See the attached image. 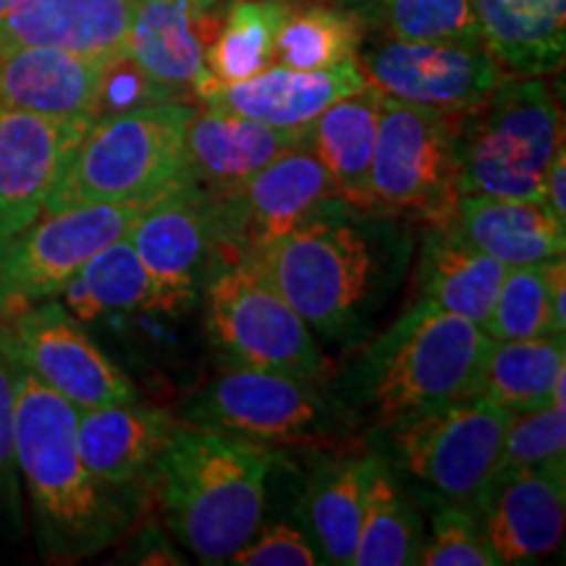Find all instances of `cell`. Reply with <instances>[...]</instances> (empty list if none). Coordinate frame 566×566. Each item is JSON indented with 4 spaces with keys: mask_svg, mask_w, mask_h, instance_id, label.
Returning <instances> with one entry per match:
<instances>
[{
    "mask_svg": "<svg viewBox=\"0 0 566 566\" xmlns=\"http://www.w3.org/2000/svg\"><path fill=\"white\" fill-rule=\"evenodd\" d=\"M391 218L336 200L252 260L313 334L357 344L399 286L412 250Z\"/></svg>",
    "mask_w": 566,
    "mask_h": 566,
    "instance_id": "cell-1",
    "label": "cell"
},
{
    "mask_svg": "<svg viewBox=\"0 0 566 566\" xmlns=\"http://www.w3.org/2000/svg\"><path fill=\"white\" fill-rule=\"evenodd\" d=\"M271 446L176 424L153 480L168 527L202 564H231L233 554L263 527Z\"/></svg>",
    "mask_w": 566,
    "mask_h": 566,
    "instance_id": "cell-2",
    "label": "cell"
},
{
    "mask_svg": "<svg viewBox=\"0 0 566 566\" xmlns=\"http://www.w3.org/2000/svg\"><path fill=\"white\" fill-rule=\"evenodd\" d=\"M491 344L480 325L415 300L365 346L344 388L388 428L478 396Z\"/></svg>",
    "mask_w": 566,
    "mask_h": 566,
    "instance_id": "cell-3",
    "label": "cell"
},
{
    "mask_svg": "<svg viewBox=\"0 0 566 566\" xmlns=\"http://www.w3.org/2000/svg\"><path fill=\"white\" fill-rule=\"evenodd\" d=\"M76 417L80 409L17 363V470L53 551L69 556L105 548L124 527L108 485L82 462Z\"/></svg>",
    "mask_w": 566,
    "mask_h": 566,
    "instance_id": "cell-4",
    "label": "cell"
},
{
    "mask_svg": "<svg viewBox=\"0 0 566 566\" xmlns=\"http://www.w3.org/2000/svg\"><path fill=\"white\" fill-rule=\"evenodd\" d=\"M192 105L150 103L97 116L53 184L42 212L153 202L184 179Z\"/></svg>",
    "mask_w": 566,
    "mask_h": 566,
    "instance_id": "cell-5",
    "label": "cell"
},
{
    "mask_svg": "<svg viewBox=\"0 0 566 566\" xmlns=\"http://www.w3.org/2000/svg\"><path fill=\"white\" fill-rule=\"evenodd\" d=\"M462 195L543 202L551 160L564 147L562 105L543 76H504L459 116Z\"/></svg>",
    "mask_w": 566,
    "mask_h": 566,
    "instance_id": "cell-6",
    "label": "cell"
},
{
    "mask_svg": "<svg viewBox=\"0 0 566 566\" xmlns=\"http://www.w3.org/2000/svg\"><path fill=\"white\" fill-rule=\"evenodd\" d=\"M202 283L208 338L226 365L323 378L328 363L313 328L252 258L212 254Z\"/></svg>",
    "mask_w": 566,
    "mask_h": 566,
    "instance_id": "cell-7",
    "label": "cell"
},
{
    "mask_svg": "<svg viewBox=\"0 0 566 566\" xmlns=\"http://www.w3.org/2000/svg\"><path fill=\"white\" fill-rule=\"evenodd\" d=\"M459 116L384 95L373 153V208L394 218L451 223L462 197Z\"/></svg>",
    "mask_w": 566,
    "mask_h": 566,
    "instance_id": "cell-8",
    "label": "cell"
},
{
    "mask_svg": "<svg viewBox=\"0 0 566 566\" xmlns=\"http://www.w3.org/2000/svg\"><path fill=\"white\" fill-rule=\"evenodd\" d=\"M184 422L263 446L334 443L349 433L346 415L313 378L231 367L197 388Z\"/></svg>",
    "mask_w": 566,
    "mask_h": 566,
    "instance_id": "cell-9",
    "label": "cell"
},
{
    "mask_svg": "<svg viewBox=\"0 0 566 566\" xmlns=\"http://www.w3.org/2000/svg\"><path fill=\"white\" fill-rule=\"evenodd\" d=\"M514 415L483 396L388 424L386 446L396 472L420 483L430 499L470 506L501 464Z\"/></svg>",
    "mask_w": 566,
    "mask_h": 566,
    "instance_id": "cell-10",
    "label": "cell"
},
{
    "mask_svg": "<svg viewBox=\"0 0 566 566\" xmlns=\"http://www.w3.org/2000/svg\"><path fill=\"white\" fill-rule=\"evenodd\" d=\"M147 202L90 205L42 212L0 242V315H19L61 294L63 286L105 247L118 242Z\"/></svg>",
    "mask_w": 566,
    "mask_h": 566,
    "instance_id": "cell-11",
    "label": "cell"
},
{
    "mask_svg": "<svg viewBox=\"0 0 566 566\" xmlns=\"http://www.w3.org/2000/svg\"><path fill=\"white\" fill-rule=\"evenodd\" d=\"M336 200L344 197L328 168L310 150L296 147L254 174L237 192L212 200L216 244L254 258Z\"/></svg>",
    "mask_w": 566,
    "mask_h": 566,
    "instance_id": "cell-12",
    "label": "cell"
},
{
    "mask_svg": "<svg viewBox=\"0 0 566 566\" xmlns=\"http://www.w3.org/2000/svg\"><path fill=\"white\" fill-rule=\"evenodd\" d=\"M367 82L394 101L464 116L506 76L483 45L386 40L359 55Z\"/></svg>",
    "mask_w": 566,
    "mask_h": 566,
    "instance_id": "cell-13",
    "label": "cell"
},
{
    "mask_svg": "<svg viewBox=\"0 0 566 566\" xmlns=\"http://www.w3.org/2000/svg\"><path fill=\"white\" fill-rule=\"evenodd\" d=\"M40 384L53 388L76 409L137 401V388L111 363L61 304L27 307L0 342Z\"/></svg>",
    "mask_w": 566,
    "mask_h": 566,
    "instance_id": "cell-14",
    "label": "cell"
},
{
    "mask_svg": "<svg viewBox=\"0 0 566 566\" xmlns=\"http://www.w3.org/2000/svg\"><path fill=\"white\" fill-rule=\"evenodd\" d=\"M126 239L155 286V307L179 313L197 300L216 252V208L187 179L142 208Z\"/></svg>",
    "mask_w": 566,
    "mask_h": 566,
    "instance_id": "cell-15",
    "label": "cell"
},
{
    "mask_svg": "<svg viewBox=\"0 0 566 566\" xmlns=\"http://www.w3.org/2000/svg\"><path fill=\"white\" fill-rule=\"evenodd\" d=\"M470 509L501 566L543 562L564 537V464L499 470Z\"/></svg>",
    "mask_w": 566,
    "mask_h": 566,
    "instance_id": "cell-16",
    "label": "cell"
},
{
    "mask_svg": "<svg viewBox=\"0 0 566 566\" xmlns=\"http://www.w3.org/2000/svg\"><path fill=\"white\" fill-rule=\"evenodd\" d=\"M87 118H51L0 105V242L38 221Z\"/></svg>",
    "mask_w": 566,
    "mask_h": 566,
    "instance_id": "cell-17",
    "label": "cell"
},
{
    "mask_svg": "<svg viewBox=\"0 0 566 566\" xmlns=\"http://www.w3.org/2000/svg\"><path fill=\"white\" fill-rule=\"evenodd\" d=\"M367 76L357 55L331 69L300 71L273 63L250 80L221 84L208 74L195 95L208 108L252 118V122L281 126V129H304L321 113L352 92L363 90Z\"/></svg>",
    "mask_w": 566,
    "mask_h": 566,
    "instance_id": "cell-18",
    "label": "cell"
},
{
    "mask_svg": "<svg viewBox=\"0 0 566 566\" xmlns=\"http://www.w3.org/2000/svg\"><path fill=\"white\" fill-rule=\"evenodd\" d=\"M296 147H302V129H281L216 108L195 111L184 137V179L210 200H221Z\"/></svg>",
    "mask_w": 566,
    "mask_h": 566,
    "instance_id": "cell-19",
    "label": "cell"
},
{
    "mask_svg": "<svg viewBox=\"0 0 566 566\" xmlns=\"http://www.w3.org/2000/svg\"><path fill=\"white\" fill-rule=\"evenodd\" d=\"M113 61L38 45H0V105L51 118L101 116Z\"/></svg>",
    "mask_w": 566,
    "mask_h": 566,
    "instance_id": "cell-20",
    "label": "cell"
},
{
    "mask_svg": "<svg viewBox=\"0 0 566 566\" xmlns=\"http://www.w3.org/2000/svg\"><path fill=\"white\" fill-rule=\"evenodd\" d=\"M137 0H11L0 13V45H38L124 59Z\"/></svg>",
    "mask_w": 566,
    "mask_h": 566,
    "instance_id": "cell-21",
    "label": "cell"
},
{
    "mask_svg": "<svg viewBox=\"0 0 566 566\" xmlns=\"http://www.w3.org/2000/svg\"><path fill=\"white\" fill-rule=\"evenodd\" d=\"M192 0H137L124 59L139 71L160 101L208 80L205 17Z\"/></svg>",
    "mask_w": 566,
    "mask_h": 566,
    "instance_id": "cell-22",
    "label": "cell"
},
{
    "mask_svg": "<svg viewBox=\"0 0 566 566\" xmlns=\"http://www.w3.org/2000/svg\"><path fill=\"white\" fill-rule=\"evenodd\" d=\"M176 424L168 412L137 401L82 409L76 417V446L84 467L103 485L124 488L153 478Z\"/></svg>",
    "mask_w": 566,
    "mask_h": 566,
    "instance_id": "cell-23",
    "label": "cell"
},
{
    "mask_svg": "<svg viewBox=\"0 0 566 566\" xmlns=\"http://www.w3.org/2000/svg\"><path fill=\"white\" fill-rule=\"evenodd\" d=\"M451 226L467 244L506 268L551 263L566 250V223L543 202L462 195Z\"/></svg>",
    "mask_w": 566,
    "mask_h": 566,
    "instance_id": "cell-24",
    "label": "cell"
},
{
    "mask_svg": "<svg viewBox=\"0 0 566 566\" xmlns=\"http://www.w3.org/2000/svg\"><path fill=\"white\" fill-rule=\"evenodd\" d=\"M506 271L504 263L467 244L451 223H430L415 271L417 300L485 331Z\"/></svg>",
    "mask_w": 566,
    "mask_h": 566,
    "instance_id": "cell-25",
    "label": "cell"
},
{
    "mask_svg": "<svg viewBox=\"0 0 566 566\" xmlns=\"http://www.w3.org/2000/svg\"><path fill=\"white\" fill-rule=\"evenodd\" d=\"M384 92L370 82L334 105L302 129V147L334 176L338 192L349 205L373 208V153Z\"/></svg>",
    "mask_w": 566,
    "mask_h": 566,
    "instance_id": "cell-26",
    "label": "cell"
},
{
    "mask_svg": "<svg viewBox=\"0 0 566 566\" xmlns=\"http://www.w3.org/2000/svg\"><path fill=\"white\" fill-rule=\"evenodd\" d=\"M480 40L514 76H546L564 66L566 0H472Z\"/></svg>",
    "mask_w": 566,
    "mask_h": 566,
    "instance_id": "cell-27",
    "label": "cell"
},
{
    "mask_svg": "<svg viewBox=\"0 0 566 566\" xmlns=\"http://www.w3.org/2000/svg\"><path fill=\"white\" fill-rule=\"evenodd\" d=\"M370 454L331 457L315 467L300 504V527L323 564H352L367 491Z\"/></svg>",
    "mask_w": 566,
    "mask_h": 566,
    "instance_id": "cell-28",
    "label": "cell"
},
{
    "mask_svg": "<svg viewBox=\"0 0 566 566\" xmlns=\"http://www.w3.org/2000/svg\"><path fill=\"white\" fill-rule=\"evenodd\" d=\"M424 546L422 520L405 491L399 472L386 457L370 454L367 491L352 564L357 566H412L420 564Z\"/></svg>",
    "mask_w": 566,
    "mask_h": 566,
    "instance_id": "cell-29",
    "label": "cell"
},
{
    "mask_svg": "<svg viewBox=\"0 0 566 566\" xmlns=\"http://www.w3.org/2000/svg\"><path fill=\"white\" fill-rule=\"evenodd\" d=\"M566 375L564 338L493 342L483 365L480 394L509 415H525L554 405L558 380Z\"/></svg>",
    "mask_w": 566,
    "mask_h": 566,
    "instance_id": "cell-30",
    "label": "cell"
},
{
    "mask_svg": "<svg viewBox=\"0 0 566 566\" xmlns=\"http://www.w3.org/2000/svg\"><path fill=\"white\" fill-rule=\"evenodd\" d=\"M283 0H237L221 32L205 51V66L216 82L250 80L275 63V40L289 19Z\"/></svg>",
    "mask_w": 566,
    "mask_h": 566,
    "instance_id": "cell-31",
    "label": "cell"
},
{
    "mask_svg": "<svg viewBox=\"0 0 566 566\" xmlns=\"http://www.w3.org/2000/svg\"><path fill=\"white\" fill-rule=\"evenodd\" d=\"M66 307L82 321L113 310L155 307V286L142 265L137 250L122 237L95 254L80 273L63 286Z\"/></svg>",
    "mask_w": 566,
    "mask_h": 566,
    "instance_id": "cell-32",
    "label": "cell"
},
{
    "mask_svg": "<svg viewBox=\"0 0 566 566\" xmlns=\"http://www.w3.org/2000/svg\"><path fill=\"white\" fill-rule=\"evenodd\" d=\"M359 51V24L349 13L334 9H307L289 13L275 40V63L286 69H331Z\"/></svg>",
    "mask_w": 566,
    "mask_h": 566,
    "instance_id": "cell-33",
    "label": "cell"
},
{
    "mask_svg": "<svg viewBox=\"0 0 566 566\" xmlns=\"http://www.w3.org/2000/svg\"><path fill=\"white\" fill-rule=\"evenodd\" d=\"M546 265V263H543ZM509 268L495 296L485 334L493 342H525V338L556 336L551 313L546 268Z\"/></svg>",
    "mask_w": 566,
    "mask_h": 566,
    "instance_id": "cell-34",
    "label": "cell"
},
{
    "mask_svg": "<svg viewBox=\"0 0 566 566\" xmlns=\"http://www.w3.org/2000/svg\"><path fill=\"white\" fill-rule=\"evenodd\" d=\"M396 40L483 45L472 0H378Z\"/></svg>",
    "mask_w": 566,
    "mask_h": 566,
    "instance_id": "cell-35",
    "label": "cell"
},
{
    "mask_svg": "<svg viewBox=\"0 0 566 566\" xmlns=\"http://www.w3.org/2000/svg\"><path fill=\"white\" fill-rule=\"evenodd\" d=\"M433 501L430 541H424L420 564L424 566H501L480 535L470 506L454 501Z\"/></svg>",
    "mask_w": 566,
    "mask_h": 566,
    "instance_id": "cell-36",
    "label": "cell"
},
{
    "mask_svg": "<svg viewBox=\"0 0 566 566\" xmlns=\"http://www.w3.org/2000/svg\"><path fill=\"white\" fill-rule=\"evenodd\" d=\"M566 462V409L543 407L514 415L506 428L499 470Z\"/></svg>",
    "mask_w": 566,
    "mask_h": 566,
    "instance_id": "cell-37",
    "label": "cell"
},
{
    "mask_svg": "<svg viewBox=\"0 0 566 566\" xmlns=\"http://www.w3.org/2000/svg\"><path fill=\"white\" fill-rule=\"evenodd\" d=\"M231 564L237 566H315L323 564L321 554L313 546L307 533L300 525L275 522L271 527H260L258 535L233 554Z\"/></svg>",
    "mask_w": 566,
    "mask_h": 566,
    "instance_id": "cell-38",
    "label": "cell"
},
{
    "mask_svg": "<svg viewBox=\"0 0 566 566\" xmlns=\"http://www.w3.org/2000/svg\"><path fill=\"white\" fill-rule=\"evenodd\" d=\"M13 470H17V363L0 344V488L11 485Z\"/></svg>",
    "mask_w": 566,
    "mask_h": 566,
    "instance_id": "cell-39",
    "label": "cell"
},
{
    "mask_svg": "<svg viewBox=\"0 0 566 566\" xmlns=\"http://www.w3.org/2000/svg\"><path fill=\"white\" fill-rule=\"evenodd\" d=\"M543 268H546L548 300H551V313H554L556 336L564 338L566 334V263L564 258H556Z\"/></svg>",
    "mask_w": 566,
    "mask_h": 566,
    "instance_id": "cell-40",
    "label": "cell"
},
{
    "mask_svg": "<svg viewBox=\"0 0 566 566\" xmlns=\"http://www.w3.org/2000/svg\"><path fill=\"white\" fill-rule=\"evenodd\" d=\"M566 153L564 147L556 153V158L551 160L548 174H546V189H543V205L554 212L558 221L566 223Z\"/></svg>",
    "mask_w": 566,
    "mask_h": 566,
    "instance_id": "cell-41",
    "label": "cell"
},
{
    "mask_svg": "<svg viewBox=\"0 0 566 566\" xmlns=\"http://www.w3.org/2000/svg\"><path fill=\"white\" fill-rule=\"evenodd\" d=\"M192 3H197V6H200V9H205V11H212L218 3H226V0H192Z\"/></svg>",
    "mask_w": 566,
    "mask_h": 566,
    "instance_id": "cell-42",
    "label": "cell"
},
{
    "mask_svg": "<svg viewBox=\"0 0 566 566\" xmlns=\"http://www.w3.org/2000/svg\"><path fill=\"white\" fill-rule=\"evenodd\" d=\"M9 6H11V0H0V13L9 9Z\"/></svg>",
    "mask_w": 566,
    "mask_h": 566,
    "instance_id": "cell-43",
    "label": "cell"
}]
</instances>
